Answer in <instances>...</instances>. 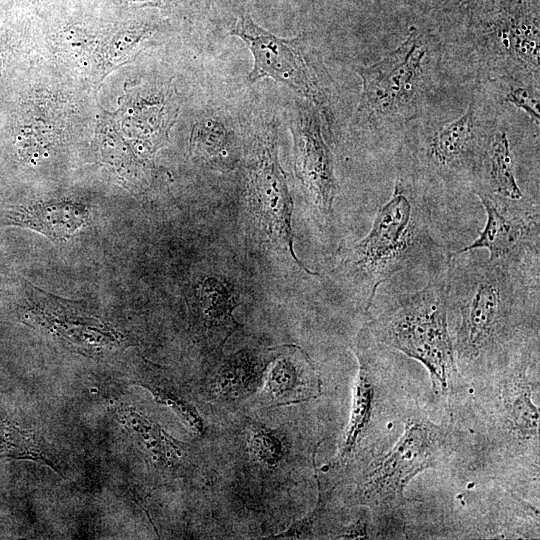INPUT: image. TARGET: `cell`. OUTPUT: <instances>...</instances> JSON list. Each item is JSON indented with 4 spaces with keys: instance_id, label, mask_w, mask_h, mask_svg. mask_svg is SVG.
<instances>
[{
    "instance_id": "obj_2",
    "label": "cell",
    "mask_w": 540,
    "mask_h": 540,
    "mask_svg": "<svg viewBox=\"0 0 540 540\" xmlns=\"http://www.w3.org/2000/svg\"><path fill=\"white\" fill-rule=\"evenodd\" d=\"M431 210L424 193L399 179L380 206L369 232L343 247L334 269L338 280L358 296L368 312L381 284L419 262L448 258L431 230Z\"/></svg>"
},
{
    "instance_id": "obj_24",
    "label": "cell",
    "mask_w": 540,
    "mask_h": 540,
    "mask_svg": "<svg viewBox=\"0 0 540 540\" xmlns=\"http://www.w3.org/2000/svg\"><path fill=\"white\" fill-rule=\"evenodd\" d=\"M149 32L147 27H135L123 31L112 42L110 56H122L125 50L132 49Z\"/></svg>"
},
{
    "instance_id": "obj_19",
    "label": "cell",
    "mask_w": 540,
    "mask_h": 540,
    "mask_svg": "<svg viewBox=\"0 0 540 540\" xmlns=\"http://www.w3.org/2000/svg\"><path fill=\"white\" fill-rule=\"evenodd\" d=\"M246 444L251 460L266 470H276L286 463L288 451L278 432L264 425H250Z\"/></svg>"
},
{
    "instance_id": "obj_1",
    "label": "cell",
    "mask_w": 540,
    "mask_h": 540,
    "mask_svg": "<svg viewBox=\"0 0 540 540\" xmlns=\"http://www.w3.org/2000/svg\"><path fill=\"white\" fill-rule=\"evenodd\" d=\"M444 267L448 308L459 315L457 363L500 365L538 340L539 259L490 260L457 250Z\"/></svg>"
},
{
    "instance_id": "obj_10",
    "label": "cell",
    "mask_w": 540,
    "mask_h": 540,
    "mask_svg": "<svg viewBox=\"0 0 540 540\" xmlns=\"http://www.w3.org/2000/svg\"><path fill=\"white\" fill-rule=\"evenodd\" d=\"M28 285L27 323L43 327L84 351L109 350L123 342L115 329L82 311L77 303Z\"/></svg>"
},
{
    "instance_id": "obj_14",
    "label": "cell",
    "mask_w": 540,
    "mask_h": 540,
    "mask_svg": "<svg viewBox=\"0 0 540 540\" xmlns=\"http://www.w3.org/2000/svg\"><path fill=\"white\" fill-rule=\"evenodd\" d=\"M267 406H286L318 398L322 381L304 350L294 344L277 346L261 387Z\"/></svg>"
},
{
    "instance_id": "obj_29",
    "label": "cell",
    "mask_w": 540,
    "mask_h": 540,
    "mask_svg": "<svg viewBox=\"0 0 540 540\" xmlns=\"http://www.w3.org/2000/svg\"><path fill=\"white\" fill-rule=\"evenodd\" d=\"M1 272V271H0Z\"/></svg>"
},
{
    "instance_id": "obj_12",
    "label": "cell",
    "mask_w": 540,
    "mask_h": 540,
    "mask_svg": "<svg viewBox=\"0 0 540 540\" xmlns=\"http://www.w3.org/2000/svg\"><path fill=\"white\" fill-rule=\"evenodd\" d=\"M538 360V342H535L503 365L506 377L502 380L501 414L504 429L519 443H532L538 447L539 407L536 389L529 377V366Z\"/></svg>"
},
{
    "instance_id": "obj_9",
    "label": "cell",
    "mask_w": 540,
    "mask_h": 540,
    "mask_svg": "<svg viewBox=\"0 0 540 540\" xmlns=\"http://www.w3.org/2000/svg\"><path fill=\"white\" fill-rule=\"evenodd\" d=\"M294 169L317 223L329 226L339 191L331 150L325 142L315 111H303L291 125Z\"/></svg>"
},
{
    "instance_id": "obj_21",
    "label": "cell",
    "mask_w": 540,
    "mask_h": 540,
    "mask_svg": "<svg viewBox=\"0 0 540 540\" xmlns=\"http://www.w3.org/2000/svg\"><path fill=\"white\" fill-rule=\"evenodd\" d=\"M146 388L152 393L157 402L172 409L192 432L197 435H204L206 431L205 421L189 400L169 387L147 384Z\"/></svg>"
},
{
    "instance_id": "obj_5",
    "label": "cell",
    "mask_w": 540,
    "mask_h": 540,
    "mask_svg": "<svg viewBox=\"0 0 540 540\" xmlns=\"http://www.w3.org/2000/svg\"><path fill=\"white\" fill-rule=\"evenodd\" d=\"M426 49L422 35L413 28L408 37L380 61L357 67L362 94L356 122L380 128L408 119L416 110Z\"/></svg>"
},
{
    "instance_id": "obj_8",
    "label": "cell",
    "mask_w": 540,
    "mask_h": 540,
    "mask_svg": "<svg viewBox=\"0 0 540 540\" xmlns=\"http://www.w3.org/2000/svg\"><path fill=\"white\" fill-rule=\"evenodd\" d=\"M486 212L479 236L460 252L486 249L490 260L516 262L539 259V206L527 199L508 202L474 192Z\"/></svg>"
},
{
    "instance_id": "obj_3",
    "label": "cell",
    "mask_w": 540,
    "mask_h": 540,
    "mask_svg": "<svg viewBox=\"0 0 540 540\" xmlns=\"http://www.w3.org/2000/svg\"><path fill=\"white\" fill-rule=\"evenodd\" d=\"M444 272L423 288L396 295L368 326L374 338L420 362L437 395H448L460 378L448 330Z\"/></svg>"
},
{
    "instance_id": "obj_11",
    "label": "cell",
    "mask_w": 540,
    "mask_h": 540,
    "mask_svg": "<svg viewBox=\"0 0 540 540\" xmlns=\"http://www.w3.org/2000/svg\"><path fill=\"white\" fill-rule=\"evenodd\" d=\"M191 327L204 348L216 355L239 328L233 315L241 304L235 285L221 277H207L191 285L187 292Z\"/></svg>"
},
{
    "instance_id": "obj_23",
    "label": "cell",
    "mask_w": 540,
    "mask_h": 540,
    "mask_svg": "<svg viewBox=\"0 0 540 540\" xmlns=\"http://www.w3.org/2000/svg\"><path fill=\"white\" fill-rule=\"evenodd\" d=\"M505 99L522 109L536 124H539V97L533 88L516 86L509 89Z\"/></svg>"
},
{
    "instance_id": "obj_16",
    "label": "cell",
    "mask_w": 540,
    "mask_h": 540,
    "mask_svg": "<svg viewBox=\"0 0 540 540\" xmlns=\"http://www.w3.org/2000/svg\"><path fill=\"white\" fill-rule=\"evenodd\" d=\"M88 219L86 205L70 200H50L11 209L4 213L2 224L30 229L62 244L83 228Z\"/></svg>"
},
{
    "instance_id": "obj_17",
    "label": "cell",
    "mask_w": 540,
    "mask_h": 540,
    "mask_svg": "<svg viewBox=\"0 0 540 540\" xmlns=\"http://www.w3.org/2000/svg\"><path fill=\"white\" fill-rule=\"evenodd\" d=\"M473 192H483L508 202L525 200L518 186L509 140L505 131L496 132L489 140L478 180Z\"/></svg>"
},
{
    "instance_id": "obj_4",
    "label": "cell",
    "mask_w": 540,
    "mask_h": 540,
    "mask_svg": "<svg viewBox=\"0 0 540 540\" xmlns=\"http://www.w3.org/2000/svg\"><path fill=\"white\" fill-rule=\"evenodd\" d=\"M450 448L446 429L424 418L409 420L393 447L360 472L352 503L379 510L397 508L405 500L404 490L410 480L438 467Z\"/></svg>"
},
{
    "instance_id": "obj_18",
    "label": "cell",
    "mask_w": 540,
    "mask_h": 540,
    "mask_svg": "<svg viewBox=\"0 0 540 540\" xmlns=\"http://www.w3.org/2000/svg\"><path fill=\"white\" fill-rule=\"evenodd\" d=\"M117 415L156 462L168 467H176L181 462L184 455L182 444L165 433L158 424L130 409H120Z\"/></svg>"
},
{
    "instance_id": "obj_7",
    "label": "cell",
    "mask_w": 540,
    "mask_h": 540,
    "mask_svg": "<svg viewBox=\"0 0 540 540\" xmlns=\"http://www.w3.org/2000/svg\"><path fill=\"white\" fill-rule=\"evenodd\" d=\"M230 33L242 39L253 55V67L247 76L251 83L271 78L326 112L328 90L304 35L280 38L257 25L248 14L239 17Z\"/></svg>"
},
{
    "instance_id": "obj_26",
    "label": "cell",
    "mask_w": 540,
    "mask_h": 540,
    "mask_svg": "<svg viewBox=\"0 0 540 540\" xmlns=\"http://www.w3.org/2000/svg\"><path fill=\"white\" fill-rule=\"evenodd\" d=\"M132 3L147 4V5H162L172 0H127Z\"/></svg>"
},
{
    "instance_id": "obj_20",
    "label": "cell",
    "mask_w": 540,
    "mask_h": 540,
    "mask_svg": "<svg viewBox=\"0 0 540 540\" xmlns=\"http://www.w3.org/2000/svg\"><path fill=\"white\" fill-rule=\"evenodd\" d=\"M229 135L215 120L197 123L190 138V153L203 162L220 161L227 154Z\"/></svg>"
},
{
    "instance_id": "obj_28",
    "label": "cell",
    "mask_w": 540,
    "mask_h": 540,
    "mask_svg": "<svg viewBox=\"0 0 540 540\" xmlns=\"http://www.w3.org/2000/svg\"><path fill=\"white\" fill-rule=\"evenodd\" d=\"M2 54H3V45L0 43V66L2 62Z\"/></svg>"
},
{
    "instance_id": "obj_15",
    "label": "cell",
    "mask_w": 540,
    "mask_h": 540,
    "mask_svg": "<svg viewBox=\"0 0 540 540\" xmlns=\"http://www.w3.org/2000/svg\"><path fill=\"white\" fill-rule=\"evenodd\" d=\"M275 350L245 346L223 358L210 381L212 399L235 403L259 391Z\"/></svg>"
},
{
    "instance_id": "obj_22",
    "label": "cell",
    "mask_w": 540,
    "mask_h": 540,
    "mask_svg": "<svg viewBox=\"0 0 540 540\" xmlns=\"http://www.w3.org/2000/svg\"><path fill=\"white\" fill-rule=\"evenodd\" d=\"M315 477L317 479V486H318V497L317 502L312 510L311 513H309L307 516H305L303 519H300L296 522H294L291 526L288 527V529L271 535L267 538L270 539H308L311 537L314 525L320 518V515L324 508V501H323V493L320 481L315 474Z\"/></svg>"
},
{
    "instance_id": "obj_6",
    "label": "cell",
    "mask_w": 540,
    "mask_h": 540,
    "mask_svg": "<svg viewBox=\"0 0 540 540\" xmlns=\"http://www.w3.org/2000/svg\"><path fill=\"white\" fill-rule=\"evenodd\" d=\"M249 210L254 235L262 246L277 253L310 276L296 256L292 229L293 200L278 158L276 133L259 140L249 169Z\"/></svg>"
},
{
    "instance_id": "obj_27",
    "label": "cell",
    "mask_w": 540,
    "mask_h": 540,
    "mask_svg": "<svg viewBox=\"0 0 540 540\" xmlns=\"http://www.w3.org/2000/svg\"><path fill=\"white\" fill-rule=\"evenodd\" d=\"M438 1L442 3L444 6H449V5H458L461 3H465L469 0H438Z\"/></svg>"
},
{
    "instance_id": "obj_25",
    "label": "cell",
    "mask_w": 540,
    "mask_h": 540,
    "mask_svg": "<svg viewBox=\"0 0 540 540\" xmlns=\"http://www.w3.org/2000/svg\"><path fill=\"white\" fill-rule=\"evenodd\" d=\"M367 521L363 518L343 528L334 538L336 539H364L367 538Z\"/></svg>"
},
{
    "instance_id": "obj_13",
    "label": "cell",
    "mask_w": 540,
    "mask_h": 540,
    "mask_svg": "<svg viewBox=\"0 0 540 540\" xmlns=\"http://www.w3.org/2000/svg\"><path fill=\"white\" fill-rule=\"evenodd\" d=\"M381 345L368 325L360 330L353 346L358 371L353 385L348 425L337 455L323 469L342 466L349 461L371 421L376 393V365Z\"/></svg>"
}]
</instances>
